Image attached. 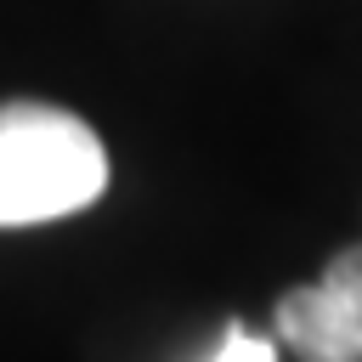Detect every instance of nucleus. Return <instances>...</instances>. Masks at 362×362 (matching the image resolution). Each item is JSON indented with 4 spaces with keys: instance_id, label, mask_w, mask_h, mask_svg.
I'll return each mask as SVG.
<instances>
[{
    "instance_id": "obj_2",
    "label": "nucleus",
    "mask_w": 362,
    "mask_h": 362,
    "mask_svg": "<svg viewBox=\"0 0 362 362\" xmlns=\"http://www.w3.org/2000/svg\"><path fill=\"white\" fill-rule=\"evenodd\" d=\"M277 339L300 362H362V243L339 249L311 288L277 300Z\"/></svg>"
},
{
    "instance_id": "obj_3",
    "label": "nucleus",
    "mask_w": 362,
    "mask_h": 362,
    "mask_svg": "<svg viewBox=\"0 0 362 362\" xmlns=\"http://www.w3.org/2000/svg\"><path fill=\"white\" fill-rule=\"evenodd\" d=\"M215 362H277V345L232 322V328H226V345L215 351Z\"/></svg>"
},
{
    "instance_id": "obj_1",
    "label": "nucleus",
    "mask_w": 362,
    "mask_h": 362,
    "mask_svg": "<svg viewBox=\"0 0 362 362\" xmlns=\"http://www.w3.org/2000/svg\"><path fill=\"white\" fill-rule=\"evenodd\" d=\"M107 192L102 136L45 102L0 107V226H40L90 209Z\"/></svg>"
}]
</instances>
